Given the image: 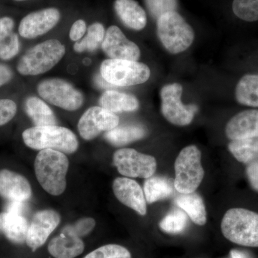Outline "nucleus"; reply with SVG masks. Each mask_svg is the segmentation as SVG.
<instances>
[{
	"mask_svg": "<svg viewBox=\"0 0 258 258\" xmlns=\"http://www.w3.org/2000/svg\"><path fill=\"white\" fill-rule=\"evenodd\" d=\"M69 161L64 153L52 149L40 151L35 161L37 181L47 193L58 196L66 190Z\"/></svg>",
	"mask_w": 258,
	"mask_h": 258,
	"instance_id": "f257e3e1",
	"label": "nucleus"
},
{
	"mask_svg": "<svg viewBox=\"0 0 258 258\" xmlns=\"http://www.w3.org/2000/svg\"><path fill=\"white\" fill-rule=\"evenodd\" d=\"M24 142L35 150L52 149L66 154H73L79 148V141L74 132L58 125L35 126L23 134Z\"/></svg>",
	"mask_w": 258,
	"mask_h": 258,
	"instance_id": "f03ea898",
	"label": "nucleus"
},
{
	"mask_svg": "<svg viewBox=\"0 0 258 258\" xmlns=\"http://www.w3.org/2000/svg\"><path fill=\"white\" fill-rule=\"evenodd\" d=\"M222 234L233 243L258 247V214L243 208L226 212L221 223Z\"/></svg>",
	"mask_w": 258,
	"mask_h": 258,
	"instance_id": "7ed1b4c3",
	"label": "nucleus"
},
{
	"mask_svg": "<svg viewBox=\"0 0 258 258\" xmlns=\"http://www.w3.org/2000/svg\"><path fill=\"white\" fill-rule=\"evenodd\" d=\"M157 35L163 46L171 54L187 50L195 40V32L176 11L169 12L157 19Z\"/></svg>",
	"mask_w": 258,
	"mask_h": 258,
	"instance_id": "20e7f679",
	"label": "nucleus"
},
{
	"mask_svg": "<svg viewBox=\"0 0 258 258\" xmlns=\"http://www.w3.org/2000/svg\"><path fill=\"white\" fill-rule=\"evenodd\" d=\"M66 54V47L52 39L32 47L19 61L18 71L23 76H37L46 73L58 63Z\"/></svg>",
	"mask_w": 258,
	"mask_h": 258,
	"instance_id": "39448f33",
	"label": "nucleus"
},
{
	"mask_svg": "<svg viewBox=\"0 0 258 258\" xmlns=\"http://www.w3.org/2000/svg\"><path fill=\"white\" fill-rule=\"evenodd\" d=\"M201 158V152L196 146H188L180 152L174 164V184L178 192H195L201 184L205 176Z\"/></svg>",
	"mask_w": 258,
	"mask_h": 258,
	"instance_id": "423d86ee",
	"label": "nucleus"
},
{
	"mask_svg": "<svg viewBox=\"0 0 258 258\" xmlns=\"http://www.w3.org/2000/svg\"><path fill=\"white\" fill-rule=\"evenodd\" d=\"M102 79L115 86H132L147 82L151 71L147 64L137 61L108 59L101 64Z\"/></svg>",
	"mask_w": 258,
	"mask_h": 258,
	"instance_id": "0eeeda50",
	"label": "nucleus"
},
{
	"mask_svg": "<svg viewBox=\"0 0 258 258\" xmlns=\"http://www.w3.org/2000/svg\"><path fill=\"white\" fill-rule=\"evenodd\" d=\"M37 92L47 103L66 111H76L82 106L84 101L82 93L62 79L42 81L37 86Z\"/></svg>",
	"mask_w": 258,
	"mask_h": 258,
	"instance_id": "6e6552de",
	"label": "nucleus"
},
{
	"mask_svg": "<svg viewBox=\"0 0 258 258\" xmlns=\"http://www.w3.org/2000/svg\"><path fill=\"white\" fill-rule=\"evenodd\" d=\"M182 91L181 85L171 83L164 86L160 92L162 115L168 121L179 126L190 124L198 111L195 105L183 104L181 100Z\"/></svg>",
	"mask_w": 258,
	"mask_h": 258,
	"instance_id": "1a4fd4ad",
	"label": "nucleus"
},
{
	"mask_svg": "<svg viewBox=\"0 0 258 258\" xmlns=\"http://www.w3.org/2000/svg\"><path fill=\"white\" fill-rule=\"evenodd\" d=\"M113 164L118 172L126 177L148 179L157 170V161L152 156L134 149H121L113 154Z\"/></svg>",
	"mask_w": 258,
	"mask_h": 258,
	"instance_id": "9d476101",
	"label": "nucleus"
},
{
	"mask_svg": "<svg viewBox=\"0 0 258 258\" xmlns=\"http://www.w3.org/2000/svg\"><path fill=\"white\" fill-rule=\"evenodd\" d=\"M119 123V118L114 113L101 106L88 108L80 118L78 129L85 140L96 138L101 132H108Z\"/></svg>",
	"mask_w": 258,
	"mask_h": 258,
	"instance_id": "9b49d317",
	"label": "nucleus"
},
{
	"mask_svg": "<svg viewBox=\"0 0 258 258\" xmlns=\"http://www.w3.org/2000/svg\"><path fill=\"white\" fill-rule=\"evenodd\" d=\"M101 47L110 59L137 61L141 55L138 45L129 40L115 25L107 30Z\"/></svg>",
	"mask_w": 258,
	"mask_h": 258,
	"instance_id": "f8f14e48",
	"label": "nucleus"
},
{
	"mask_svg": "<svg viewBox=\"0 0 258 258\" xmlns=\"http://www.w3.org/2000/svg\"><path fill=\"white\" fill-rule=\"evenodd\" d=\"M58 212L52 210H41L34 215L29 225L26 242L32 251L43 245L49 236L60 222Z\"/></svg>",
	"mask_w": 258,
	"mask_h": 258,
	"instance_id": "ddd939ff",
	"label": "nucleus"
},
{
	"mask_svg": "<svg viewBox=\"0 0 258 258\" xmlns=\"http://www.w3.org/2000/svg\"><path fill=\"white\" fill-rule=\"evenodd\" d=\"M60 18V12L55 8L34 12L21 20L19 26V33L25 38H35L52 30L58 23Z\"/></svg>",
	"mask_w": 258,
	"mask_h": 258,
	"instance_id": "4468645a",
	"label": "nucleus"
},
{
	"mask_svg": "<svg viewBox=\"0 0 258 258\" xmlns=\"http://www.w3.org/2000/svg\"><path fill=\"white\" fill-rule=\"evenodd\" d=\"M113 191L115 198L139 215L147 214V200L140 185L132 179L118 177L113 181Z\"/></svg>",
	"mask_w": 258,
	"mask_h": 258,
	"instance_id": "2eb2a0df",
	"label": "nucleus"
},
{
	"mask_svg": "<svg viewBox=\"0 0 258 258\" xmlns=\"http://www.w3.org/2000/svg\"><path fill=\"white\" fill-rule=\"evenodd\" d=\"M31 195L26 178L8 169L0 171V196L9 201L25 202Z\"/></svg>",
	"mask_w": 258,
	"mask_h": 258,
	"instance_id": "dca6fc26",
	"label": "nucleus"
},
{
	"mask_svg": "<svg viewBox=\"0 0 258 258\" xmlns=\"http://www.w3.org/2000/svg\"><path fill=\"white\" fill-rule=\"evenodd\" d=\"M225 134L231 141L258 137V110H247L234 115L226 125Z\"/></svg>",
	"mask_w": 258,
	"mask_h": 258,
	"instance_id": "f3484780",
	"label": "nucleus"
},
{
	"mask_svg": "<svg viewBox=\"0 0 258 258\" xmlns=\"http://www.w3.org/2000/svg\"><path fill=\"white\" fill-rule=\"evenodd\" d=\"M84 248L81 237L66 227L48 244L49 252L55 258H75L82 254Z\"/></svg>",
	"mask_w": 258,
	"mask_h": 258,
	"instance_id": "a211bd4d",
	"label": "nucleus"
},
{
	"mask_svg": "<svg viewBox=\"0 0 258 258\" xmlns=\"http://www.w3.org/2000/svg\"><path fill=\"white\" fill-rule=\"evenodd\" d=\"M114 9L127 28L139 31L143 30L147 25L146 12L135 0H115Z\"/></svg>",
	"mask_w": 258,
	"mask_h": 258,
	"instance_id": "6ab92c4d",
	"label": "nucleus"
},
{
	"mask_svg": "<svg viewBox=\"0 0 258 258\" xmlns=\"http://www.w3.org/2000/svg\"><path fill=\"white\" fill-rule=\"evenodd\" d=\"M28 227V220L23 215L9 212L0 214V231L15 243L26 242Z\"/></svg>",
	"mask_w": 258,
	"mask_h": 258,
	"instance_id": "aec40b11",
	"label": "nucleus"
},
{
	"mask_svg": "<svg viewBox=\"0 0 258 258\" xmlns=\"http://www.w3.org/2000/svg\"><path fill=\"white\" fill-rule=\"evenodd\" d=\"M99 103L102 108L114 113L137 111L139 107L138 99L133 95L111 90L102 94Z\"/></svg>",
	"mask_w": 258,
	"mask_h": 258,
	"instance_id": "412c9836",
	"label": "nucleus"
},
{
	"mask_svg": "<svg viewBox=\"0 0 258 258\" xmlns=\"http://www.w3.org/2000/svg\"><path fill=\"white\" fill-rule=\"evenodd\" d=\"M147 134V129L143 125L128 124L117 125L115 128L106 132L104 137L112 145L120 147L140 140L144 138Z\"/></svg>",
	"mask_w": 258,
	"mask_h": 258,
	"instance_id": "4be33fe9",
	"label": "nucleus"
},
{
	"mask_svg": "<svg viewBox=\"0 0 258 258\" xmlns=\"http://www.w3.org/2000/svg\"><path fill=\"white\" fill-rule=\"evenodd\" d=\"M176 203L187 214L193 222L198 225H205L207 212L205 203L198 194H181L176 200Z\"/></svg>",
	"mask_w": 258,
	"mask_h": 258,
	"instance_id": "5701e85b",
	"label": "nucleus"
},
{
	"mask_svg": "<svg viewBox=\"0 0 258 258\" xmlns=\"http://www.w3.org/2000/svg\"><path fill=\"white\" fill-rule=\"evenodd\" d=\"M25 111L35 126L56 125V118L50 107L37 97H30L25 101Z\"/></svg>",
	"mask_w": 258,
	"mask_h": 258,
	"instance_id": "b1692460",
	"label": "nucleus"
},
{
	"mask_svg": "<svg viewBox=\"0 0 258 258\" xmlns=\"http://www.w3.org/2000/svg\"><path fill=\"white\" fill-rule=\"evenodd\" d=\"M174 184L162 176H151L146 179L144 192L147 203L152 204L169 198L174 194Z\"/></svg>",
	"mask_w": 258,
	"mask_h": 258,
	"instance_id": "393cba45",
	"label": "nucleus"
},
{
	"mask_svg": "<svg viewBox=\"0 0 258 258\" xmlns=\"http://www.w3.org/2000/svg\"><path fill=\"white\" fill-rule=\"evenodd\" d=\"M235 98L244 106L258 107L257 75H246L240 80L236 86Z\"/></svg>",
	"mask_w": 258,
	"mask_h": 258,
	"instance_id": "a878e982",
	"label": "nucleus"
},
{
	"mask_svg": "<svg viewBox=\"0 0 258 258\" xmlns=\"http://www.w3.org/2000/svg\"><path fill=\"white\" fill-rule=\"evenodd\" d=\"M228 149L237 161L250 164L258 159V137L232 140Z\"/></svg>",
	"mask_w": 258,
	"mask_h": 258,
	"instance_id": "bb28decb",
	"label": "nucleus"
},
{
	"mask_svg": "<svg viewBox=\"0 0 258 258\" xmlns=\"http://www.w3.org/2000/svg\"><path fill=\"white\" fill-rule=\"evenodd\" d=\"M105 35L106 31L103 25L99 23H93L88 28L86 36L75 43L74 50L77 52H93L101 45Z\"/></svg>",
	"mask_w": 258,
	"mask_h": 258,
	"instance_id": "cd10ccee",
	"label": "nucleus"
},
{
	"mask_svg": "<svg viewBox=\"0 0 258 258\" xmlns=\"http://www.w3.org/2000/svg\"><path fill=\"white\" fill-rule=\"evenodd\" d=\"M186 215L184 212L174 210L169 212L162 220L159 227L164 232L177 234L182 232L186 225Z\"/></svg>",
	"mask_w": 258,
	"mask_h": 258,
	"instance_id": "c85d7f7f",
	"label": "nucleus"
},
{
	"mask_svg": "<svg viewBox=\"0 0 258 258\" xmlns=\"http://www.w3.org/2000/svg\"><path fill=\"white\" fill-rule=\"evenodd\" d=\"M232 11L237 18L244 21H257L258 0H234Z\"/></svg>",
	"mask_w": 258,
	"mask_h": 258,
	"instance_id": "c756f323",
	"label": "nucleus"
},
{
	"mask_svg": "<svg viewBox=\"0 0 258 258\" xmlns=\"http://www.w3.org/2000/svg\"><path fill=\"white\" fill-rule=\"evenodd\" d=\"M84 258H132V255L123 246L107 244L95 249Z\"/></svg>",
	"mask_w": 258,
	"mask_h": 258,
	"instance_id": "7c9ffc66",
	"label": "nucleus"
},
{
	"mask_svg": "<svg viewBox=\"0 0 258 258\" xmlns=\"http://www.w3.org/2000/svg\"><path fill=\"white\" fill-rule=\"evenodd\" d=\"M153 18L157 19L169 12L176 11L178 0H144Z\"/></svg>",
	"mask_w": 258,
	"mask_h": 258,
	"instance_id": "2f4dec72",
	"label": "nucleus"
},
{
	"mask_svg": "<svg viewBox=\"0 0 258 258\" xmlns=\"http://www.w3.org/2000/svg\"><path fill=\"white\" fill-rule=\"evenodd\" d=\"M20 42L18 35L13 32L8 38L0 45V59L10 60L19 52Z\"/></svg>",
	"mask_w": 258,
	"mask_h": 258,
	"instance_id": "473e14b6",
	"label": "nucleus"
},
{
	"mask_svg": "<svg viewBox=\"0 0 258 258\" xmlns=\"http://www.w3.org/2000/svg\"><path fill=\"white\" fill-rule=\"evenodd\" d=\"M96 226V221L91 217H86L79 220L74 225H67L66 229L72 232L79 237L88 235Z\"/></svg>",
	"mask_w": 258,
	"mask_h": 258,
	"instance_id": "72a5a7b5",
	"label": "nucleus"
},
{
	"mask_svg": "<svg viewBox=\"0 0 258 258\" xmlns=\"http://www.w3.org/2000/svg\"><path fill=\"white\" fill-rule=\"evenodd\" d=\"M17 113V105L10 99H0V125L8 123Z\"/></svg>",
	"mask_w": 258,
	"mask_h": 258,
	"instance_id": "f704fd0d",
	"label": "nucleus"
},
{
	"mask_svg": "<svg viewBox=\"0 0 258 258\" xmlns=\"http://www.w3.org/2000/svg\"><path fill=\"white\" fill-rule=\"evenodd\" d=\"M14 21L13 19L5 17L0 19V45L13 33Z\"/></svg>",
	"mask_w": 258,
	"mask_h": 258,
	"instance_id": "c9c22d12",
	"label": "nucleus"
},
{
	"mask_svg": "<svg viewBox=\"0 0 258 258\" xmlns=\"http://www.w3.org/2000/svg\"><path fill=\"white\" fill-rule=\"evenodd\" d=\"M86 23L84 20H79L75 22L70 30V38L73 41H79L86 33Z\"/></svg>",
	"mask_w": 258,
	"mask_h": 258,
	"instance_id": "e433bc0d",
	"label": "nucleus"
},
{
	"mask_svg": "<svg viewBox=\"0 0 258 258\" xmlns=\"http://www.w3.org/2000/svg\"><path fill=\"white\" fill-rule=\"evenodd\" d=\"M246 173L251 186L258 191V159L247 164Z\"/></svg>",
	"mask_w": 258,
	"mask_h": 258,
	"instance_id": "4c0bfd02",
	"label": "nucleus"
},
{
	"mask_svg": "<svg viewBox=\"0 0 258 258\" xmlns=\"http://www.w3.org/2000/svg\"><path fill=\"white\" fill-rule=\"evenodd\" d=\"M25 202L9 201L7 205L6 212H12V213L18 214V215H25L27 211V207Z\"/></svg>",
	"mask_w": 258,
	"mask_h": 258,
	"instance_id": "58836bf2",
	"label": "nucleus"
},
{
	"mask_svg": "<svg viewBox=\"0 0 258 258\" xmlns=\"http://www.w3.org/2000/svg\"><path fill=\"white\" fill-rule=\"evenodd\" d=\"M12 77H13V73L11 70L8 66L0 64V87L9 82Z\"/></svg>",
	"mask_w": 258,
	"mask_h": 258,
	"instance_id": "ea45409f",
	"label": "nucleus"
},
{
	"mask_svg": "<svg viewBox=\"0 0 258 258\" xmlns=\"http://www.w3.org/2000/svg\"><path fill=\"white\" fill-rule=\"evenodd\" d=\"M231 257L232 258H249L248 256L243 252L237 250V249H232L230 252Z\"/></svg>",
	"mask_w": 258,
	"mask_h": 258,
	"instance_id": "a19ab883",
	"label": "nucleus"
},
{
	"mask_svg": "<svg viewBox=\"0 0 258 258\" xmlns=\"http://www.w3.org/2000/svg\"><path fill=\"white\" fill-rule=\"evenodd\" d=\"M15 1H25V0H15Z\"/></svg>",
	"mask_w": 258,
	"mask_h": 258,
	"instance_id": "79ce46f5",
	"label": "nucleus"
},
{
	"mask_svg": "<svg viewBox=\"0 0 258 258\" xmlns=\"http://www.w3.org/2000/svg\"></svg>",
	"mask_w": 258,
	"mask_h": 258,
	"instance_id": "37998d69",
	"label": "nucleus"
}]
</instances>
